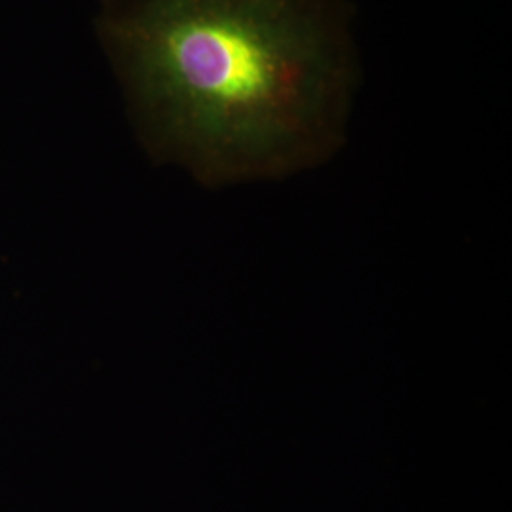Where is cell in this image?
I'll list each match as a JSON object with an SVG mask.
<instances>
[{"label": "cell", "mask_w": 512, "mask_h": 512, "mask_svg": "<svg viewBox=\"0 0 512 512\" xmlns=\"http://www.w3.org/2000/svg\"><path fill=\"white\" fill-rule=\"evenodd\" d=\"M101 33L152 150L207 186L340 147L353 48L340 0H103Z\"/></svg>", "instance_id": "cell-1"}]
</instances>
